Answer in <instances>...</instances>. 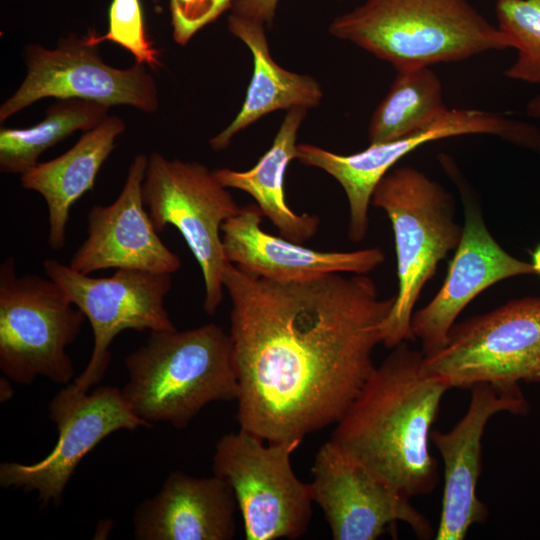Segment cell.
<instances>
[{
  "mask_svg": "<svg viewBox=\"0 0 540 540\" xmlns=\"http://www.w3.org/2000/svg\"><path fill=\"white\" fill-rule=\"evenodd\" d=\"M230 339L240 429L299 442L336 424L373 372L395 295L365 274L278 282L228 263Z\"/></svg>",
  "mask_w": 540,
  "mask_h": 540,
  "instance_id": "obj_1",
  "label": "cell"
},
{
  "mask_svg": "<svg viewBox=\"0 0 540 540\" xmlns=\"http://www.w3.org/2000/svg\"><path fill=\"white\" fill-rule=\"evenodd\" d=\"M376 366L330 442L389 487L409 498L431 493L438 481L430 434L444 394L443 379L422 369L424 354L402 342Z\"/></svg>",
  "mask_w": 540,
  "mask_h": 540,
  "instance_id": "obj_2",
  "label": "cell"
},
{
  "mask_svg": "<svg viewBox=\"0 0 540 540\" xmlns=\"http://www.w3.org/2000/svg\"><path fill=\"white\" fill-rule=\"evenodd\" d=\"M122 394L135 415L181 429L209 403L237 400L239 384L229 334L209 323L151 331L124 359Z\"/></svg>",
  "mask_w": 540,
  "mask_h": 540,
  "instance_id": "obj_3",
  "label": "cell"
},
{
  "mask_svg": "<svg viewBox=\"0 0 540 540\" xmlns=\"http://www.w3.org/2000/svg\"><path fill=\"white\" fill-rule=\"evenodd\" d=\"M329 32L396 70L511 48L509 39L468 0H365L335 17Z\"/></svg>",
  "mask_w": 540,
  "mask_h": 540,
  "instance_id": "obj_4",
  "label": "cell"
},
{
  "mask_svg": "<svg viewBox=\"0 0 540 540\" xmlns=\"http://www.w3.org/2000/svg\"><path fill=\"white\" fill-rule=\"evenodd\" d=\"M371 204L386 213L394 234L398 291L381 326L382 344L392 349L414 340L415 304L438 264L457 248L462 228L453 217L451 194L414 167L390 170L377 184Z\"/></svg>",
  "mask_w": 540,
  "mask_h": 540,
  "instance_id": "obj_5",
  "label": "cell"
},
{
  "mask_svg": "<svg viewBox=\"0 0 540 540\" xmlns=\"http://www.w3.org/2000/svg\"><path fill=\"white\" fill-rule=\"evenodd\" d=\"M83 312L53 280L17 276L13 256L0 265V369L30 385L38 377L68 385L75 375L66 349L80 334Z\"/></svg>",
  "mask_w": 540,
  "mask_h": 540,
  "instance_id": "obj_6",
  "label": "cell"
},
{
  "mask_svg": "<svg viewBox=\"0 0 540 540\" xmlns=\"http://www.w3.org/2000/svg\"><path fill=\"white\" fill-rule=\"evenodd\" d=\"M214 170L196 161L148 156L143 200L158 233L175 227L199 264L204 282L203 309L213 315L223 301L225 259L221 228L240 206Z\"/></svg>",
  "mask_w": 540,
  "mask_h": 540,
  "instance_id": "obj_7",
  "label": "cell"
},
{
  "mask_svg": "<svg viewBox=\"0 0 540 540\" xmlns=\"http://www.w3.org/2000/svg\"><path fill=\"white\" fill-rule=\"evenodd\" d=\"M423 371L450 388L540 383V295L518 298L455 323Z\"/></svg>",
  "mask_w": 540,
  "mask_h": 540,
  "instance_id": "obj_8",
  "label": "cell"
},
{
  "mask_svg": "<svg viewBox=\"0 0 540 540\" xmlns=\"http://www.w3.org/2000/svg\"><path fill=\"white\" fill-rule=\"evenodd\" d=\"M299 442H268L240 429L215 445L212 470L233 490L248 540L297 539L312 513L310 484L295 475L290 456Z\"/></svg>",
  "mask_w": 540,
  "mask_h": 540,
  "instance_id": "obj_9",
  "label": "cell"
},
{
  "mask_svg": "<svg viewBox=\"0 0 540 540\" xmlns=\"http://www.w3.org/2000/svg\"><path fill=\"white\" fill-rule=\"evenodd\" d=\"M487 134L540 150V130L526 122L479 109H447L427 126L398 139L372 143L354 154H337L317 145H297L296 159L323 170L343 187L349 205L348 237L362 241L369 228V206L380 180L408 153L419 146L454 136Z\"/></svg>",
  "mask_w": 540,
  "mask_h": 540,
  "instance_id": "obj_10",
  "label": "cell"
},
{
  "mask_svg": "<svg viewBox=\"0 0 540 540\" xmlns=\"http://www.w3.org/2000/svg\"><path fill=\"white\" fill-rule=\"evenodd\" d=\"M88 34L61 37L55 48L25 46L26 75L0 106L4 122L44 98L83 99L107 107L127 105L145 113L159 107V92L146 66L117 68L104 62Z\"/></svg>",
  "mask_w": 540,
  "mask_h": 540,
  "instance_id": "obj_11",
  "label": "cell"
},
{
  "mask_svg": "<svg viewBox=\"0 0 540 540\" xmlns=\"http://www.w3.org/2000/svg\"><path fill=\"white\" fill-rule=\"evenodd\" d=\"M42 266L91 325L92 353L72 383L78 391L88 392L102 380L111 361L110 346L122 331L176 329L165 307L172 274L118 269L109 277H91L52 258Z\"/></svg>",
  "mask_w": 540,
  "mask_h": 540,
  "instance_id": "obj_12",
  "label": "cell"
},
{
  "mask_svg": "<svg viewBox=\"0 0 540 540\" xmlns=\"http://www.w3.org/2000/svg\"><path fill=\"white\" fill-rule=\"evenodd\" d=\"M88 392L78 391L70 383L51 399L48 416L58 430L56 445L33 464L1 463L3 488L37 492L42 506L60 505L75 469L102 440L119 430L151 426L133 413L121 389L100 386Z\"/></svg>",
  "mask_w": 540,
  "mask_h": 540,
  "instance_id": "obj_13",
  "label": "cell"
},
{
  "mask_svg": "<svg viewBox=\"0 0 540 540\" xmlns=\"http://www.w3.org/2000/svg\"><path fill=\"white\" fill-rule=\"evenodd\" d=\"M313 502L322 509L335 540H375L396 522L420 539L432 536L429 520L410 498L381 482L330 441L320 447L312 466Z\"/></svg>",
  "mask_w": 540,
  "mask_h": 540,
  "instance_id": "obj_14",
  "label": "cell"
},
{
  "mask_svg": "<svg viewBox=\"0 0 540 540\" xmlns=\"http://www.w3.org/2000/svg\"><path fill=\"white\" fill-rule=\"evenodd\" d=\"M464 416L448 432L433 429L430 441L444 465V487L436 540H463L473 524L488 518L476 493L482 466V437L488 421L500 412L525 414L528 403L518 385L479 383L470 388Z\"/></svg>",
  "mask_w": 540,
  "mask_h": 540,
  "instance_id": "obj_15",
  "label": "cell"
},
{
  "mask_svg": "<svg viewBox=\"0 0 540 540\" xmlns=\"http://www.w3.org/2000/svg\"><path fill=\"white\" fill-rule=\"evenodd\" d=\"M148 156L136 155L118 197L109 205H94L87 213V238L69 266L83 274L104 269L173 274L181 259L159 238L143 200Z\"/></svg>",
  "mask_w": 540,
  "mask_h": 540,
  "instance_id": "obj_16",
  "label": "cell"
},
{
  "mask_svg": "<svg viewBox=\"0 0 540 540\" xmlns=\"http://www.w3.org/2000/svg\"><path fill=\"white\" fill-rule=\"evenodd\" d=\"M533 273L531 263L513 257L499 245L479 209L467 203L462 236L445 280L432 300L412 315V334L420 341L422 353L431 355L444 347L460 313L485 289Z\"/></svg>",
  "mask_w": 540,
  "mask_h": 540,
  "instance_id": "obj_17",
  "label": "cell"
},
{
  "mask_svg": "<svg viewBox=\"0 0 540 540\" xmlns=\"http://www.w3.org/2000/svg\"><path fill=\"white\" fill-rule=\"evenodd\" d=\"M256 204L242 206L221 228L225 259L239 269L278 282H300L335 273L367 274L385 261L378 247L324 252L261 228Z\"/></svg>",
  "mask_w": 540,
  "mask_h": 540,
  "instance_id": "obj_18",
  "label": "cell"
},
{
  "mask_svg": "<svg viewBox=\"0 0 540 540\" xmlns=\"http://www.w3.org/2000/svg\"><path fill=\"white\" fill-rule=\"evenodd\" d=\"M238 508L232 488L217 476L175 471L133 514L138 540H230Z\"/></svg>",
  "mask_w": 540,
  "mask_h": 540,
  "instance_id": "obj_19",
  "label": "cell"
},
{
  "mask_svg": "<svg viewBox=\"0 0 540 540\" xmlns=\"http://www.w3.org/2000/svg\"><path fill=\"white\" fill-rule=\"evenodd\" d=\"M125 129V122L120 117L108 115L96 127L83 132L65 153L39 162L20 175L22 187L39 193L47 204L51 249L64 248L73 204L93 188L100 168Z\"/></svg>",
  "mask_w": 540,
  "mask_h": 540,
  "instance_id": "obj_20",
  "label": "cell"
},
{
  "mask_svg": "<svg viewBox=\"0 0 540 540\" xmlns=\"http://www.w3.org/2000/svg\"><path fill=\"white\" fill-rule=\"evenodd\" d=\"M228 30L240 39L253 57V74L246 97L233 121L209 140L214 151H222L233 137L265 115L293 108H314L321 102L320 84L311 76L278 65L269 50L263 23L230 14Z\"/></svg>",
  "mask_w": 540,
  "mask_h": 540,
  "instance_id": "obj_21",
  "label": "cell"
},
{
  "mask_svg": "<svg viewBox=\"0 0 540 540\" xmlns=\"http://www.w3.org/2000/svg\"><path fill=\"white\" fill-rule=\"evenodd\" d=\"M306 114L307 109L304 108L288 110L271 147L251 169L214 170L217 179L226 188L248 193L262 215L278 229L280 236L299 244L311 239L320 225L316 215L295 213L286 202L284 190L285 172L290 161L296 159L297 134Z\"/></svg>",
  "mask_w": 540,
  "mask_h": 540,
  "instance_id": "obj_22",
  "label": "cell"
},
{
  "mask_svg": "<svg viewBox=\"0 0 540 540\" xmlns=\"http://www.w3.org/2000/svg\"><path fill=\"white\" fill-rule=\"evenodd\" d=\"M109 107L83 99H61L45 113V118L27 128L0 129V171L27 172L38 164L48 148L76 131L86 132L108 116Z\"/></svg>",
  "mask_w": 540,
  "mask_h": 540,
  "instance_id": "obj_23",
  "label": "cell"
},
{
  "mask_svg": "<svg viewBox=\"0 0 540 540\" xmlns=\"http://www.w3.org/2000/svg\"><path fill=\"white\" fill-rule=\"evenodd\" d=\"M447 109L442 83L430 67L397 70L389 91L370 119L369 142L398 139L427 126Z\"/></svg>",
  "mask_w": 540,
  "mask_h": 540,
  "instance_id": "obj_24",
  "label": "cell"
},
{
  "mask_svg": "<svg viewBox=\"0 0 540 540\" xmlns=\"http://www.w3.org/2000/svg\"><path fill=\"white\" fill-rule=\"evenodd\" d=\"M496 16L497 27L517 50L505 76L540 85V0H497Z\"/></svg>",
  "mask_w": 540,
  "mask_h": 540,
  "instance_id": "obj_25",
  "label": "cell"
},
{
  "mask_svg": "<svg viewBox=\"0 0 540 540\" xmlns=\"http://www.w3.org/2000/svg\"><path fill=\"white\" fill-rule=\"evenodd\" d=\"M108 17L105 34L97 35L89 30L88 36L93 43L113 42L130 52L135 63L152 69L161 66L160 51L147 36L140 0H112Z\"/></svg>",
  "mask_w": 540,
  "mask_h": 540,
  "instance_id": "obj_26",
  "label": "cell"
},
{
  "mask_svg": "<svg viewBox=\"0 0 540 540\" xmlns=\"http://www.w3.org/2000/svg\"><path fill=\"white\" fill-rule=\"evenodd\" d=\"M234 0H170L172 37L185 46L203 27L214 22Z\"/></svg>",
  "mask_w": 540,
  "mask_h": 540,
  "instance_id": "obj_27",
  "label": "cell"
},
{
  "mask_svg": "<svg viewBox=\"0 0 540 540\" xmlns=\"http://www.w3.org/2000/svg\"><path fill=\"white\" fill-rule=\"evenodd\" d=\"M341 1V0H338ZM279 0H234L231 14L270 25L275 17Z\"/></svg>",
  "mask_w": 540,
  "mask_h": 540,
  "instance_id": "obj_28",
  "label": "cell"
},
{
  "mask_svg": "<svg viewBox=\"0 0 540 540\" xmlns=\"http://www.w3.org/2000/svg\"><path fill=\"white\" fill-rule=\"evenodd\" d=\"M526 112L531 117L540 118V95L529 101Z\"/></svg>",
  "mask_w": 540,
  "mask_h": 540,
  "instance_id": "obj_29",
  "label": "cell"
},
{
  "mask_svg": "<svg viewBox=\"0 0 540 540\" xmlns=\"http://www.w3.org/2000/svg\"><path fill=\"white\" fill-rule=\"evenodd\" d=\"M531 257V265L533 267V271L534 273L540 275V244H538L537 247L534 249Z\"/></svg>",
  "mask_w": 540,
  "mask_h": 540,
  "instance_id": "obj_30",
  "label": "cell"
},
{
  "mask_svg": "<svg viewBox=\"0 0 540 540\" xmlns=\"http://www.w3.org/2000/svg\"><path fill=\"white\" fill-rule=\"evenodd\" d=\"M160 1H162V0H152V2H153L154 4H157V3H159Z\"/></svg>",
  "mask_w": 540,
  "mask_h": 540,
  "instance_id": "obj_31",
  "label": "cell"
}]
</instances>
